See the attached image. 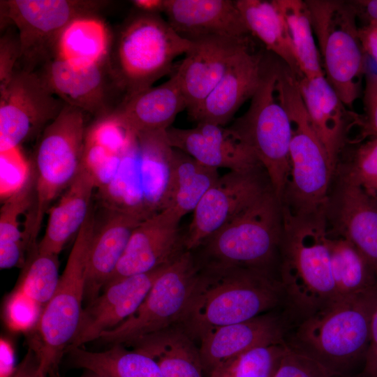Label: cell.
<instances>
[{
    "label": "cell",
    "mask_w": 377,
    "mask_h": 377,
    "mask_svg": "<svg viewBox=\"0 0 377 377\" xmlns=\"http://www.w3.org/2000/svg\"><path fill=\"white\" fill-rule=\"evenodd\" d=\"M376 198L377 199V196L376 197Z\"/></svg>",
    "instance_id": "obj_50"
},
{
    "label": "cell",
    "mask_w": 377,
    "mask_h": 377,
    "mask_svg": "<svg viewBox=\"0 0 377 377\" xmlns=\"http://www.w3.org/2000/svg\"><path fill=\"white\" fill-rule=\"evenodd\" d=\"M273 377H341L314 358L288 345Z\"/></svg>",
    "instance_id": "obj_39"
},
{
    "label": "cell",
    "mask_w": 377,
    "mask_h": 377,
    "mask_svg": "<svg viewBox=\"0 0 377 377\" xmlns=\"http://www.w3.org/2000/svg\"><path fill=\"white\" fill-rule=\"evenodd\" d=\"M91 0L1 1V16L17 29L20 58L17 68L35 71L52 59L57 40L73 20L98 15L108 4Z\"/></svg>",
    "instance_id": "obj_11"
},
{
    "label": "cell",
    "mask_w": 377,
    "mask_h": 377,
    "mask_svg": "<svg viewBox=\"0 0 377 377\" xmlns=\"http://www.w3.org/2000/svg\"><path fill=\"white\" fill-rule=\"evenodd\" d=\"M276 64L265 60L263 77L246 112L229 126L253 151L280 200L290 171L291 127L275 89Z\"/></svg>",
    "instance_id": "obj_10"
},
{
    "label": "cell",
    "mask_w": 377,
    "mask_h": 377,
    "mask_svg": "<svg viewBox=\"0 0 377 377\" xmlns=\"http://www.w3.org/2000/svg\"><path fill=\"white\" fill-rule=\"evenodd\" d=\"M92 210L76 235L56 291L37 323L40 335V341L34 346L40 360L37 377H58L61 360L79 326L89 250L96 226Z\"/></svg>",
    "instance_id": "obj_8"
},
{
    "label": "cell",
    "mask_w": 377,
    "mask_h": 377,
    "mask_svg": "<svg viewBox=\"0 0 377 377\" xmlns=\"http://www.w3.org/2000/svg\"><path fill=\"white\" fill-rule=\"evenodd\" d=\"M235 3L251 34L302 77L286 24L274 0H236Z\"/></svg>",
    "instance_id": "obj_31"
},
{
    "label": "cell",
    "mask_w": 377,
    "mask_h": 377,
    "mask_svg": "<svg viewBox=\"0 0 377 377\" xmlns=\"http://www.w3.org/2000/svg\"><path fill=\"white\" fill-rule=\"evenodd\" d=\"M167 22L191 42L213 37L250 39L251 35L231 0H164Z\"/></svg>",
    "instance_id": "obj_22"
},
{
    "label": "cell",
    "mask_w": 377,
    "mask_h": 377,
    "mask_svg": "<svg viewBox=\"0 0 377 377\" xmlns=\"http://www.w3.org/2000/svg\"><path fill=\"white\" fill-rule=\"evenodd\" d=\"M198 272L191 251H185L156 279L138 309L126 320L104 332L105 343L128 344L179 324Z\"/></svg>",
    "instance_id": "obj_12"
},
{
    "label": "cell",
    "mask_w": 377,
    "mask_h": 377,
    "mask_svg": "<svg viewBox=\"0 0 377 377\" xmlns=\"http://www.w3.org/2000/svg\"><path fill=\"white\" fill-rule=\"evenodd\" d=\"M97 182L84 163L58 202L49 211L44 235L37 245L40 253L57 255L75 234H77L92 209V196Z\"/></svg>",
    "instance_id": "obj_27"
},
{
    "label": "cell",
    "mask_w": 377,
    "mask_h": 377,
    "mask_svg": "<svg viewBox=\"0 0 377 377\" xmlns=\"http://www.w3.org/2000/svg\"><path fill=\"white\" fill-rule=\"evenodd\" d=\"M287 26L294 53L302 77L324 75L306 1L274 0Z\"/></svg>",
    "instance_id": "obj_35"
},
{
    "label": "cell",
    "mask_w": 377,
    "mask_h": 377,
    "mask_svg": "<svg viewBox=\"0 0 377 377\" xmlns=\"http://www.w3.org/2000/svg\"><path fill=\"white\" fill-rule=\"evenodd\" d=\"M271 188L263 166L248 170H230L220 176L193 211L192 221L184 234L186 250L195 249Z\"/></svg>",
    "instance_id": "obj_14"
},
{
    "label": "cell",
    "mask_w": 377,
    "mask_h": 377,
    "mask_svg": "<svg viewBox=\"0 0 377 377\" xmlns=\"http://www.w3.org/2000/svg\"><path fill=\"white\" fill-rule=\"evenodd\" d=\"M297 79L284 64H277L276 93L291 127L290 171L281 206L294 214H310L326 211L334 170L309 117Z\"/></svg>",
    "instance_id": "obj_4"
},
{
    "label": "cell",
    "mask_w": 377,
    "mask_h": 377,
    "mask_svg": "<svg viewBox=\"0 0 377 377\" xmlns=\"http://www.w3.org/2000/svg\"><path fill=\"white\" fill-rule=\"evenodd\" d=\"M200 340L202 365L209 374L221 362L256 347L286 343L281 322L270 314L215 328Z\"/></svg>",
    "instance_id": "obj_25"
},
{
    "label": "cell",
    "mask_w": 377,
    "mask_h": 377,
    "mask_svg": "<svg viewBox=\"0 0 377 377\" xmlns=\"http://www.w3.org/2000/svg\"><path fill=\"white\" fill-rule=\"evenodd\" d=\"M105 351L92 352L82 347L68 352L73 367L106 377H164L157 362L149 356L123 344Z\"/></svg>",
    "instance_id": "obj_32"
},
{
    "label": "cell",
    "mask_w": 377,
    "mask_h": 377,
    "mask_svg": "<svg viewBox=\"0 0 377 377\" xmlns=\"http://www.w3.org/2000/svg\"><path fill=\"white\" fill-rule=\"evenodd\" d=\"M358 36L364 54L377 63V25L365 24L359 27Z\"/></svg>",
    "instance_id": "obj_45"
},
{
    "label": "cell",
    "mask_w": 377,
    "mask_h": 377,
    "mask_svg": "<svg viewBox=\"0 0 377 377\" xmlns=\"http://www.w3.org/2000/svg\"><path fill=\"white\" fill-rule=\"evenodd\" d=\"M34 200V177L30 168L22 184L3 200L0 209V268L24 265L27 248L20 217L31 209Z\"/></svg>",
    "instance_id": "obj_33"
},
{
    "label": "cell",
    "mask_w": 377,
    "mask_h": 377,
    "mask_svg": "<svg viewBox=\"0 0 377 377\" xmlns=\"http://www.w3.org/2000/svg\"><path fill=\"white\" fill-rule=\"evenodd\" d=\"M288 345L256 347L216 366L209 377H273Z\"/></svg>",
    "instance_id": "obj_36"
},
{
    "label": "cell",
    "mask_w": 377,
    "mask_h": 377,
    "mask_svg": "<svg viewBox=\"0 0 377 377\" xmlns=\"http://www.w3.org/2000/svg\"><path fill=\"white\" fill-rule=\"evenodd\" d=\"M64 105L36 71L17 68L0 90V151L41 134Z\"/></svg>",
    "instance_id": "obj_13"
},
{
    "label": "cell",
    "mask_w": 377,
    "mask_h": 377,
    "mask_svg": "<svg viewBox=\"0 0 377 377\" xmlns=\"http://www.w3.org/2000/svg\"><path fill=\"white\" fill-rule=\"evenodd\" d=\"M131 2L141 12L159 14L164 10V0H134Z\"/></svg>",
    "instance_id": "obj_48"
},
{
    "label": "cell",
    "mask_w": 377,
    "mask_h": 377,
    "mask_svg": "<svg viewBox=\"0 0 377 377\" xmlns=\"http://www.w3.org/2000/svg\"><path fill=\"white\" fill-rule=\"evenodd\" d=\"M363 126L360 133V140L377 136V74L366 75L363 90Z\"/></svg>",
    "instance_id": "obj_42"
},
{
    "label": "cell",
    "mask_w": 377,
    "mask_h": 377,
    "mask_svg": "<svg viewBox=\"0 0 377 377\" xmlns=\"http://www.w3.org/2000/svg\"><path fill=\"white\" fill-rule=\"evenodd\" d=\"M341 172L367 192L377 196V136L360 141Z\"/></svg>",
    "instance_id": "obj_38"
},
{
    "label": "cell",
    "mask_w": 377,
    "mask_h": 377,
    "mask_svg": "<svg viewBox=\"0 0 377 377\" xmlns=\"http://www.w3.org/2000/svg\"><path fill=\"white\" fill-rule=\"evenodd\" d=\"M357 17L365 24L377 25V0L350 1Z\"/></svg>",
    "instance_id": "obj_46"
},
{
    "label": "cell",
    "mask_w": 377,
    "mask_h": 377,
    "mask_svg": "<svg viewBox=\"0 0 377 377\" xmlns=\"http://www.w3.org/2000/svg\"><path fill=\"white\" fill-rule=\"evenodd\" d=\"M39 364L38 352L33 345H31L10 377H37Z\"/></svg>",
    "instance_id": "obj_44"
},
{
    "label": "cell",
    "mask_w": 377,
    "mask_h": 377,
    "mask_svg": "<svg viewBox=\"0 0 377 377\" xmlns=\"http://www.w3.org/2000/svg\"><path fill=\"white\" fill-rule=\"evenodd\" d=\"M20 58V47L17 32L8 30L0 39V90L12 78Z\"/></svg>",
    "instance_id": "obj_41"
},
{
    "label": "cell",
    "mask_w": 377,
    "mask_h": 377,
    "mask_svg": "<svg viewBox=\"0 0 377 377\" xmlns=\"http://www.w3.org/2000/svg\"><path fill=\"white\" fill-rule=\"evenodd\" d=\"M264 58L247 48L232 62L219 82L209 95L188 112L198 123L225 126L239 108L251 99L260 84Z\"/></svg>",
    "instance_id": "obj_23"
},
{
    "label": "cell",
    "mask_w": 377,
    "mask_h": 377,
    "mask_svg": "<svg viewBox=\"0 0 377 377\" xmlns=\"http://www.w3.org/2000/svg\"><path fill=\"white\" fill-rule=\"evenodd\" d=\"M193 339L182 327L173 325L128 345L153 358L164 377H203L200 350Z\"/></svg>",
    "instance_id": "obj_29"
},
{
    "label": "cell",
    "mask_w": 377,
    "mask_h": 377,
    "mask_svg": "<svg viewBox=\"0 0 377 377\" xmlns=\"http://www.w3.org/2000/svg\"><path fill=\"white\" fill-rule=\"evenodd\" d=\"M169 265L124 278L105 286L103 293L83 309L77 330L66 352L99 339L104 332L126 320L138 309Z\"/></svg>",
    "instance_id": "obj_18"
},
{
    "label": "cell",
    "mask_w": 377,
    "mask_h": 377,
    "mask_svg": "<svg viewBox=\"0 0 377 377\" xmlns=\"http://www.w3.org/2000/svg\"><path fill=\"white\" fill-rule=\"evenodd\" d=\"M284 296L268 271L242 267H198L179 324L193 339L224 325L262 315Z\"/></svg>",
    "instance_id": "obj_1"
},
{
    "label": "cell",
    "mask_w": 377,
    "mask_h": 377,
    "mask_svg": "<svg viewBox=\"0 0 377 377\" xmlns=\"http://www.w3.org/2000/svg\"><path fill=\"white\" fill-rule=\"evenodd\" d=\"M324 75L339 98L350 108L361 94L365 54L358 36L350 1L307 0Z\"/></svg>",
    "instance_id": "obj_9"
},
{
    "label": "cell",
    "mask_w": 377,
    "mask_h": 377,
    "mask_svg": "<svg viewBox=\"0 0 377 377\" xmlns=\"http://www.w3.org/2000/svg\"><path fill=\"white\" fill-rule=\"evenodd\" d=\"M86 114L65 104L40 134L31 165L34 200L23 230L29 253L37 247L36 239L51 202L71 184L82 165L87 129Z\"/></svg>",
    "instance_id": "obj_5"
},
{
    "label": "cell",
    "mask_w": 377,
    "mask_h": 377,
    "mask_svg": "<svg viewBox=\"0 0 377 377\" xmlns=\"http://www.w3.org/2000/svg\"><path fill=\"white\" fill-rule=\"evenodd\" d=\"M113 34L98 15L78 17L60 34L52 58L74 66H87L107 59Z\"/></svg>",
    "instance_id": "obj_30"
},
{
    "label": "cell",
    "mask_w": 377,
    "mask_h": 377,
    "mask_svg": "<svg viewBox=\"0 0 377 377\" xmlns=\"http://www.w3.org/2000/svg\"><path fill=\"white\" fill-rule=\"evenodd\" d=\"M250 39L213 37L192 42L175 71L186 99L187 112L197 107L214 89Z\"/></svg>",
    "instance_id": "obj_20"
},
{
    "label": "cell",
    "mask_w": 377,
    "mask_h": 377,
    "mask_svg": "<svg viewBox=\"0 0 377 377\" xmlns=\"http://www.w3.org/2000/svg\"><path fill=\"white\" fill-rule=\"evenodd\" d=\"M35 71L65 104L94 119L112 113L126 98L109 57L82 67L52 58Z\"/></svg>",
    "instance_id": "obj_15"
},
{
    "label": "cell",
    "mask_w": 377,
    "mask_h": 377,
    "mask_svg": "<svg viewBox=\"0 0 377 377\" xmlns=\"http://www.w3.org/2000/svg\"><path fill=\"white\" fill-rule=\"evenodd\" d=\"M107 209L108 215L99 227L96 221L89 250L84 297L89 302L104 288L123 256L134 230L146 219L128 210Z\"/></svg>",
    "instance_id": "obj_24"
},
{
    "label": "cell",
    "mask_w": 377,
    "mask_h": 377,
    "mask_svg": "<svg viewBox=\"0 0 377 377\" xmlns=\"http://www.w3.org/2000/svg\"><path fill=\"white\" fill-rule=\"evenodd\" d=\"M43 308L17 289L10 296L6 304V318L9 325L25 330L36 325Z\"/></svg>",
    "instance_id": "obj_40"
},
{
    "label": "cell",
    "mask_w": 377,
    "mask_h": 377,
    "mask_svg": "<svg viewBox=\"0 0 377 377\" xmlns=\"http://www.w3.org/2000/svg\"><path fill=\"white\" fill-rule=\"evenodd\" d=\"M327 244L336 297L360 295L377 288V273L353 244L329 234Z\"/></svg>",
    "instance_id": "obj_34"
},
{
    "label": "cell",
    "mask_w": 377,
    "mask_h": 377,
    "mask_svg": "<svg viewBox=\"0 0 377 377\" xmlns=\"http://www.w3.org/2000/svg\"><path fill=\"white\" fill-rule=\"evenodd\" d=\"M297 82L313 127L334 171L350 130L357 126L361 131L362 115L348 109L325 75L313 78L302 77Z\"/></svg>",
    "instance_id": "obj_21"
},
{
    "label": "cell",
    "mask_w": 377,
    "mask_h": 377,
    "mask_svg": "<svg viewBox=\"0 0 377 377\" xmlns=\"http://www.w3.org/2000/svg\"><path fill=\"white\" fill-rule=\"evenodd\" d=\"M377 303V288L360 295L336 297L302 319L290 348L318 361L341 377H353L364 365L370 324Z\"/></svg>",
    "instance_id": "obj_3"
},
{
    "label": "cell",
    "mask_w": 377,
    "mask_h": 377,
    "mask_svg": "<svg viewBox=\"0 0 377 377\" xmlns=\"http://www.w3.org/2000/svg\"><path fill=\"white\" fill-rule=\"evenodd\" d=\"M219 177L217 169L204 165L186 153L172 148L161 209L168 208L180 219L193 212Z\"/></svg>",
    "instance_id": "obj_28"
},
{
    "label": "cell",
    "mask_w": 377,
    "mask_h": 377,
    "mask_svg": "<svg viewBox=\"0 0 377 377\" xmlns=\"http://www.w3.org/2000/svg\"><path fill=\"white\" fill-rule=\"evenodd\" d=\"M180 220L168 208L144 219L134 230L105 286L124 278L169 265L186 251L184 235L179 228Z\"/></svg>",
    "instance_id": "obj_16"
},
{
    "label": "cell",
    "mask_w": 377,
    "mask_h": 377,
    "mask_svg": "<svg viewBox=\"0 0 377 377\" xmlns=\"http://www.w3.org/2000/svg\"><path fill=\"white\" fill-rule=\"evenodd\" d=\"M14 353L8 342L1 340V377H10L15 370Z\"/></svg>",
    "instance_id": "obj_47"
},
{
    "label": "cell",
    "mask_w": 377,
    "mask_h": 377,
    "mask_svg": "<svg viewBox=\"0 0 377 377\" xmlns=\"http://www.w3.org/2000/svg\"><path fill=\"white\" fill-rule=\"evenodd\" d=\"M326 218L328 234L348 240L377 273V199L341 172Z\"/></svg>",
    "instance_id": "obj_17"
},
{
    "label": "cell",
    "mask_w": 377,
    "mask_h": 377,
    "mask_svg": "<svg viewBox=\"0 0 377 377\" xmlns=\"http://www.w3.org/2000/svg\"><path fill=\"white\" fill-rule=\"evenodd\" d=\"M82 377H106V376H102L101 374H96L91 371H87V373H86Z\"/></svg>",
    "instance_id": "obj_49"
},
{
    "label": "cell",
    "mask_w": 377,
    "mask_h": 377,
    "mask_svg": "<svg viewBox=\"0 0 377 377\" xmlns=\"http://www.w3.org/2000/svg\"><path fill=\"white\" fill-rule=\"evenodd\" d=\"M166 135L171 147L215 169L248 170L263 166L249 147L229 127L198 123L192 128L170 127Z\"/></svg>",
    "instance_id": "obj_19"
},
{
    "label": "cell",
    "mask_w": 377,
    "mask_h": 377,
    "mask_svg": "<svg viewBox=\"0 0 377 377\" xmlns=\"http://www.w3.org/2000/svg\"><path fill=\"white\" fill-rule=\"evenodd\" d=\"M59 256L36 251L29 256V262L18 287L27 297L43 309L58 286Z\"/></svg>",
    "instance_id": "obj_37"
},
{
    "label": "cell",
    "mask_w": 377,
    "mask_h": 377,
    "mask_svg": "<svg viewBox=\"0 0 377 377\" xmlns=\"http://www.w3.org/2000/svg\"><path fill=\"white\" fill-rule=\"evenodd\" d=\"M191 45L158 14L140 11L132 15L113 36L109 56L126 98L168 74L175 58Z\"/></svg>",
    "instance_id": "obj_6"
},
{
    "label": "cell",
    "mask_w": 377,
    "mask_h": 377,
    "mask_svg": "<svg viewBox=\"0 0 377 377\" xmlns=\"http://www.w3.org/2000/svg\"><path fill=\"white\" fill-rule=\"evenodd\" d=\"M282 206L272 188L205 239L193 253L198 267H242L267 271L279 251Z\"/></svg>",
    "instance_id": "obj_7"
},
{
    "label": "cell",
    "mask_w": 377,
    "mask_h": 377,
    "mask_svg": "<svg viewBox=\"0 0 377 377\" xmlns=\"http://www.w3.org/2000/svg\"><path fill=\"white\" fill-rule=\"evenodd\" d=\"M280 282L290 305L305 318L336 298L326 212L294 214L282 207Z\"/></svg>",
    "instance_id": "obj_2"
},
{
    "label": "cell",
    "mask_w": 377,
    "mask_h": 377,
    "mask_svg": "<svg viewBox=\"0 0 377 377\" xmlns=\"http://www.w3.org/2000/svg\"><path fill=\"white\" fill-rule=\"evenodd\" d=\"M357 377H377V303L370 324V339L364 365Z\"/></svg>",
    "instance_id": "obj_43"
},
{
    "label": "cell",
    "mask_w": 377,
    "mask_h": 377,
    "mask_svg": "<svg viewBox=\"0 0 377 377\" xmlns=\"http://www.w3.org/2000/svg\"><path fill=\"white\" fill-rule=\"evenodd\" d=\"M185 97L174 73L166 82L131 96L112 112L132 134L165 131L186 110Z\"/></svg>",
    "instance_id": "obj_26"
}]
</instances>
